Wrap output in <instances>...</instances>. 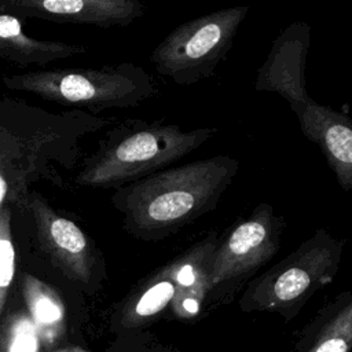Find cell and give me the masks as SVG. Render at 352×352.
I'll return each instance as SVG.
<instances>
[{
	"label": "cell",
	"instance_id": "1",
	"mask_svg": "<svg viewBox=\"0 0 352 352\" xmlns=\"http://www.w3.org/2000/svg\"><path fill=\"white\" fill-rule=\"evenodd\" d=\"M238 169L236 158L217 154L133 182L118 197L128 228L147 241L177 234L216 209Z\"/></svg>",
	"mask_w": 352,
	"mask_h": 352
},
{
	"label": "cell",
	"instance_id": "2",
	"mask_svg": "<svg viewBox=\"0 0 352 352\" xmlns=\"http://www.w3.org/2000/svg\"><path fill=\"white\" fill-rule=\"evenodd\" d=\"M344 245V239L318 228L286 257L248 282L238 300L239 309L293 320L316 292L334 280Z\"/></svg>",
	"mask_w": 352,
	"mask_h": 352
},
{
	"label": "cell",
	"instance_id": "3",
	"mask_svg": "<svg viewBox=\"0 0 352 352\" xmlns=\"http://www.w3.org/2000/svg\"><path fill=\"white\" fill-rule=\"evenodd\" d=\"M249 11L235 6L180 23L151 54L157 72L183 87L209 78L226 59Z\"/></svg>",
	"mask_w": 352,
	"mask_h": 352
},
{
	"label": "cell",
	"instance_id": "4",
	"mask_svg": "<svg viewBox=\"0 0 352 352\" xmlns=\"http://www.w3.org/2000/svg\"><path fill=\"white\" fill-rule=\"evenodd\" d=\"M285 219L268 202L258 204L252 213L220 235L213 253L208 307L231 302L258 270L278 253L285 231Z\"/></svg>",
	"mask_w": 352,
	"mask_h": 352
},
{
	"label": "cell",
	"instance_id": "5",
	"mask_svg": "<svg viewBox=\"0 0 352 352\" xmlns=\"http://www.w3.org/2000/svg\"><path fill=\"white\" fill-rule=\"evenodd\" d=\"M216 132L210 126L183 129L177 124H144L113 144L82 180L91 186L140 180L184 158Z\"/></svg>",
	"mask_w": 352,
	"mask_h": 352
},
{
	"label": "cell",
	"instance_id": "6",
	"mask_svg": "<svg viewBox=\"0 0 352 352\" xmlns=\"http://www.w3.org/2000/svg\"><path fill=\"white\" fill-rule=\"evenodd\" d=\"M11 87L36 92L47 99L109 106H132L155 94V84L140 67L122 65L110 72L59 70L16 76Z\"/></svg>",
	"mask_w": 352,
	"mask_h": 352
},
{
	"label": "cell",
	"instance_id": "7",
	"mask_svg": "<svg viewBox=\"0 0 352 352\" xmlns=\"http://www.w3.org/2000/svg\"><path fill=\"white\" fill-rule=\"evenodd\" d=\"M311 44V26L296 21L274 40L267 59L257 72L254 89L275 92L289 106L311 99L305 84V63Z\"/></svg>",
	"mask_w": 352,
	"mask_h": 352
},
{
	"label": "cell",
	"instance_id": "8",
	"mask_svg": "<svg viewBox=\"0 0 352 352\" xmlns=\"http://www.w3.org/2000/svg\"><path fill=\"white\" fill-rule=\"evenodd\" d=\"M302 135L316 144L344 191H352V117L312 98L290 106Z\"/></svg>",
	"mask_w": 352,
	"mask_h": 352
},
{
	"label": "cell",
	"instance_id": "9",
	"mask_svg": "<svg viewBox=\"0 0 352 352\" xmlns=\"http://www.w3.org/2000/svg\"><path fill=\"white\" fill-rule=\"evenodd\" d=\"M219 238L216 231H210L175 256L177 289L168 312L169 318L191 322L208 308L210 267Z\"/></svg>",
	"mask_w": 352,
	"mask_h": 352
},
{
	"label": "cell",
	"instance_id": "10",
	"mask_svg": "<svg viewBox=\"0 0 352 352\" xmlns=\"http://www.w3.org/2000/svg\"><path fill=\"white\" fill-rule=\"evenodd\" d=\"M15 6L26 14L98 25H128L144 12L143 6L133 0H29Z\"/></svg>",
	"mask_w": 352,
	"mask_h": 352
},
{
	"label": "cell",
	"instance_id": "11",
	"mask_svg": "<svg viewBox=\"0 0 352 352\" xmlns=\"http://www.w3.org/2000/svg\"><path fill=\"white\" fill-rule=\"evenodd\" d=\"M352 351V292L342 290L300 331L296 352Z\"/></svg>",
	"mask_w": 352,
	"mask_h": 352
},
{
	"label": "cell",
	"instance_id": "12",
	"mask_svg": "<svg viewBox=\"0 0 352 352\" xmlns=\"http://www.w3.org/2000/svg\"><path fill=\"white\" fill-rule=\"evenodd\" d=\"M176 261L175 257L162 265L128 304L124 323L128 327H142L169 312L176 296Z\"/></svg>",
	"mask_w": 352,
	"mask_h": 352
},
{
	"label": "cell",
	"instance_id": "13",
	"mask_svg": "<svg viewBox=\"0 0 352 352\" xmlns=\"http://www.w3.org/2000/svg\"><path fill=\"white\" fill-rule=\"evenodd\" d=\"M44 220L45 223L40 220L44 241L59 258L67 263H78L85 258L87 239L72 220L59 216H51Z\"/></svg>",
	"mask_w": 352,
	"mask_h": 352
},
{
	"label": "cell",
	"instance_id": "14",
	"mask_svg": "<svg viewBox=\"0 0 352 352\" xmlns=\"http://www.w3.org/2000/svg\"><path fill=\"white\" fill-rule=\"evenodd\" d=\"M0 44L4 48H11L23 55H51L56 56L60 54L62 56H67L72 52L78 51L76 47H67L60 44H47V43H36L29 40L22 33L21 22L12 15H0Z\"/></svg>",
	"mask_w": 352,
	"mask_h": 352
},
{
	"label": "cell",
	"instance_id": "15",
	"mask_svg": "<svg viewBox=\"0 0 352 352\" xmlns=\"http://www.w3.org/2000/svg\"><path fill=\"white\" fill-rule=\"evenodd\" d=\"M14 246L8 239L0 238V289H6L14 278Z\"/></svg>",
	"mask_w": 352,
	"mask_h": 352
},
{
	"label": "cell",
	"instance_id": "16",
	"mask_svg": "<svg viewBox=\"0 0 352 352\" xmlns=\"http://www.w3.org/2000/svg\"><path fill=\"white\" fill-rule=\"evenodd\" d=\"M10 352H36V337L29 323H23L18 329Z\"/></svg>",
	"mask_w": 352,
	"mask_h": 352
},
{
	"label": "cell",
	"instance_id": "17",
	"mask_svg": "<svg viewBox=\"0 0 352 352\" xmlns=\"http://www.w3.org/2000/svg\"><path fill=\"white\" fill-rule=\"evenodd\" d=\"M36 316L43 322H52L60 316L59 308L47 297H38L34 302Z\"/></svg>",
	"mask_w": 352,
	"mask_h": 352
},
{
	"label": "cell",
	"instance_id": "18",
	"mask_svg": "<svg viewBox=\"0 0 352 352\" xmlns=\"http://www.w3.org/2000/svg\"><path fill=\"white\" fill-rule=\"evenodd\" d=\"M138 352H182L179 348L170 346V345H162L158 342L150 344V345H144L140 351Z\"/></svg>",
	"mask_w": 352,
	"mask_h": 352
},
{
	"label": "cell",
	"instance_id": "19",
	"mask_svg": "<svg viewBox=\"0 0 352 352\" xmlns=\"http://www.w3.org/2000/svg\"><path fill=\"white\" fill-rule=\"evenodd\" d=\"M6 192H7V183H6V180L0 176V202L4 199Z\"/></svg>",
	"mask_w": 352,
	"mask_h": 352
}]
</instances>
